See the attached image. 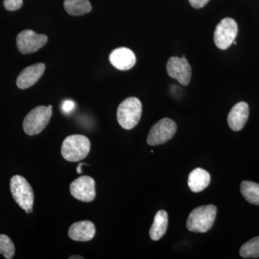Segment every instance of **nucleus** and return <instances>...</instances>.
Here are the masks:
<instances>
[{
    "label": "nucleus",
    "mask_w": 259,
    "mask_h": 259,
    "mask_svg": "<svg viewBox=\"0 0 259 259\" xmlns=\"http://www.w3.org/2000/svg\"><path fill=\"white\" fill-rule=\"evenodd\" d=\"M217 211V207L213 204L200 206L193 209L187 219V229L194 233L208 231L215 221Z\"/></svg>",
    "instance_id": "1"
},
{
    "label": "nucleus",
    "mask_w": 259,
    "mask_h": 259,
    "mask_svg": "<svg viewBox=\"0 0 259 259\" xmlns=\"http://www.w3.org/2000/svg\"><path fill=\"white\" fill-rule=\"evenodd\" d=\"M91 144L83 135H71L63 141L61 155L66 161L77 162L86 158L90 153Z\"/></svg>",
    "instance_id": "2"
},
{
    "label": "nucleus",
    "mask_w": 259,
    "mask_h": 259,
    "mask_svg": "<svg viewBox=\"0 0 259 259\" xmlns=\"http://www.w3.org/2000/svg\"><path fill=\"white\" fill-rule=\"evenodd\" d=\"M142 115V104L136 97H128L121 102L117 108L119 125L125 130L134 128L139 123Z\"/></svg>",
    "instance_id": "3"
},
{
    "label": "nucleus",
    "mask_w": 259,
    "mask_h": 259,
    "mask_svg": "<svg viewBox=\"0 0 259 259\" xmlns=\"http://www.w3.org/2000/svg\"><path fill=\"white\" fill-rule=\"evenodd\" d=\"M10 191L16 203L26 212H32L34 192L28 181L20 175H15L10 180Z\"/></svg>",
    "instance_id": "4"
},
{
    "label": "nucleus",
    "mask_w": 259,
    "mask_h": 259,
    "mask_svg": "<svg viewBox=\"0 0 259 259\" xmlns=\"http://www.w3.org/2000/svg\"><path fill=\"white\" fill-rule=\"evenodd\" d=\"M52 116V105L38 106L32 109L23 121V130L28 136H35L41 133L50 122Z\"/></svg>",
    "instance_id": "5"
},
{
    "label": "nucleus",
    "mask_w": 259,
    "mask_h": 259,
    "mask_svg": "<svg viewBox=\"0 0 259 259\" xmlns=\"http://www.w3.org/2000/svg\"><path fill=\"white\" fill-rule=\"evenodd\" d=\"M238 28L233 18L223 19L216 26L214 32V41L216 47L221 50H226L236 40Z\"/></svg>",
    "instance_id": "6"
},
{
    "label": "nucleus",
    "mask_w": 259,
    "mask_h": 259,
    "mask_svg": "<svg viewBox=\"0 0 259 259\" xmlns=\"http://www.w3.org/2000/svg\"><path fill=\"white\" fill-rule=\"evenodd\" d=\"M177 125L169 118H163L154 124L150 130L147 138L149 146H158L171 140L176 134Z\"/></svg>",
    "instance_id": "7"
},
{
    "label": "nucleus",
    "mask_w": 259,
    "mask_h": 259,
    "mask_svg": "<svg viewBox=\"0 0 259 259\" xmlns=\"http://www.w3.org/2000/svg\"><path fill=\"white\" fill-rule=\"evenodd\" d=\"M48 37L44 34H37L32 30H25L17 36L16 44L21 54H28L36 52L47 44Z\"/></svg>",
    "instance_id": "8"
},
{
    "label": "nucleus",
    "mask_w": 259,
    "mask_h": 259,
    "mask_svg": "<svg viewBox=\"0 0 259 259\" xmlns=\"http://www.w3.org/2000/svg\"><path fill=\"white\" fill-rule=\"evenodd\" d=\"M70 192L75 199L83 202H90L96 197L95 182L89 176L80 177L70 185Z\"/></svg>",
    "instance_id": "9"
},
{
    "label": "nucleus",
    "mask_w": 259,
    "mask_h": 259,
    "mask_svg": "<svg viewBox=\"0 0 259 259\" xmlns=\"http://www.w3.org/2000/svg\"><path fill=\"white\" fill-rule=\"evenodd\" d=\"M167 73L170 77L177 79L182 85H188L192 76V68L186 59L182 58L171 57L166 64Z\"/></svg>",
    "instance_id": "10"
},
{
    "label": "nucleus",
    "mask_w": 259,
    "mask_h": 259,
    "mask_svg": "<svg viewBox=\"0 0 259 259\" xmlns=\"http://www.w3.org/2000/svg\"><path fill=\"white\" fill-rule=\"evenodd\" d=\"M46 69L42 63L31 65L24 69L17 78V86L20 90H25L32 87L41 78Z\"/></svg>",
    "instance_id": "11"
},
{
    "label": "nucleus",
    "mask_w": 259,
    "mask_h": 259,
    "mask_svg": "<svg viewBox=\"0 0 259 259\" xmlns=\"http://www.w3.org/2000/svg\"><path fill=\"white\" fill-rule=\"evenodd\" d=\"M109 59L112 66L120 71H127L132 69L136 63L134 53L125 47L117 48L112 51Z\"/></svg>",
    "instance_id": "12"
},
{
    "label": "nucleus",
    "mask_w": 259,
    "mask_h": 259,
    "mask_svg": "<svg viewBox=\"0 0 259 259\" xmlns=\"http://www.w3.org/2000/svg\"><path fill=\"white\" fill-rule=\"evenodd\" d=\"M249 116V107L245 102H240L233 107L228 116V125L233 131L243 128Z\"/></svg>",
    "instance_id": "13"
},
{
    "label": "nucleus",
    "mask_w": 259,
    "mask_h": 259,
    "mask_svg": "<svg viewBox=\"0 0 259 259\" xmlns=\"http://www.w3.org/2000/svg\"><path fill=\"white\" fill-rule=\"evenodd\" d=\"M96 233L95 224L90 221H79L71 225L69 228V238L73 241H90Z\"/></svg>",
    "instance_id": "14"
},
{
    "label": "nucleus",
    "mask_w": 259,
    "mask_h": 259,
    "mask_svg": "<svg viewBox=\"0 0 259 259\" xmlns=\"http://www.w3.org/2000/svg\"><path fill=\"white\" fill-rule=\"evenodd\" d=\"M210 180L208 172L201 168H195L189 175V187L195 193L202 192L208 187Z\"/></svg>",
    "instance_id": "15"
},
{
    "label": "nucleus",
    "mask_w": 259,
    "mask_h": 259,
    "mask_svg": "<svg viewBox=\"0 0 259 259\" xmlns=\"http://www.w3.org/2000/svg\"><path fill=\"white\" fill-rule=\"evenodd\" d=\"M168 228V214L165 210H159L154 217V221L150 229L149 235L153 241L161 239L166 233Z\"/></svg>",
    "instance_id": "16"
},
{
    "label": "nucleus",
    "mask_w": 259,
    "mask_h": 259,
    "mask_svg": "<svg viewBox=\"0 0 259 259\" xmlns=\"http://www.w3.org/2000/svg\"><path fill=\"white\" fill-rule=\"evenodd\" d=\"M65 10L73 16L88 14L93 8L89 0H65Z\"/></svg>",
    "instance_id": "17"
},
{
    "label": "nucleus",
    "mask_w": 259,
    "mask_h": 259,
    "mask_svg": "<svg viewBox=\"0 0 259 259\" xmlns=\"http://www.w3.org/2000/svg\"><path fill=\"white\" fill-rule=\"evenodd\" d=\"M242 195L249 203L259 205V184L243 181L241 185Z\"/></svg>",
    "instance_id": "18"
},
{
    "label": "nucleus",
    "mask_w": 259,
    "mask_h": 259,
    "mask_svg": "<svg viewBox=\"0 0 259 259\" xmlns=\"http://www.w3.org/2000/svg\"><path fill=\"white\" fill-rule=\"evenodd\" d=\"M240 255L244 258H259V236L252 238L242 245Z\"/></svg>",
    "instance_id": "19"
},
{
    "label": "nucleus",
    "mask_w": 259,
    "mask_h": 259,
    "mask_svg": "<svg viewBox=\"0 0 259 259\" xmlns=\"http://www.w3.org/2000/svg\"><path fill=\"white\" fill-rule=\"evenodd\" d=\"M15 248L14 243L6 235H0V254L4 255L5 258L11 259L14 256Z\"/></svg>",
    "instance_id": "20"
},
{
    "label": "nucleus",
    "mask_w": 259,
    "mask_h": 259,
    "mask_svg": "<svg viewBox=\"0 0 259 259\" xmlns=\"http://www.w3.org/2000/svg\"><path fill=\"white\" fill-rule=\"evenodd\" d=\"M23 0H4L3 5L5 9L8 11H15L23 6Z\"/></svg>",
    "instance_id": "21"
},
{
    "label": "nucleus",
    "mask_w": 259,
    "mask_h": 259,
    "mask_svg": "<svg viewBox=\"0 0 259 259\" xmlns=\"http://www.w3.org/2000/svg\"><path fill=\"white\" fill-rule=\"evenodd\" d=\"M209 1V0H189V3L195 9H200L204 8Z\"/></svg>",
    "instance_id": "22"
},
{
    "label": "nucleus",
    "mask_w": 259,
    "mask_h": 259,
    "mask_svg": "<svg viewBox=\"0 0 259 259\" xmlns=\"http://www.w3.org/2000/svg\"><path fill=\"white\" fill-rule=\"evenodd\" d=\"M75 107V103L74 102L71 101V100H66L63 103L62 105V110H64V112L66 113H69V112H71L74 110Z\"/></svg>",
    "instance_id": "23"
},
{
    "label": "nucleus",
    "mask_w": 259,
    "mask_h": 259,
    "mask_svg": "<svg viewBox=\"0 0 259 259\" xmlns=\"http://www.w3.org/2000/svg\"><path fill=\"white\" fill-rule=\"evenodd\" d=\"M87 164V163H80L79 165H78V166L76 167V171H77L78 174H81L82 173V171H81V166H83V165Z\"/></svg>",
    "instance_id": "24"
},
{
    "label": "nucleus",
    "mask_w": 259,
    "mask_h": 259,
    "mask_svg": "<svg viewBox=\"0 0 259 259\" xmlns=\"http://www.w3.org/2000/svg\"><path fill=\"white\" fill-rule=\"evenodd\" d=\"M83 257H81V255H72V256L69 257V259H83Z\"/></svg>",
    "instance_id": "25"
}]
</instances>
